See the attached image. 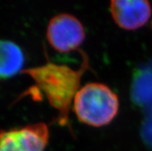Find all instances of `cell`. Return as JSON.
<instances>
[{"label": "cell", "mask_w": 152, "mask_h": 151, "mask_svg": "<svg viewBox=\"0 0 152 151\" xmlns=\"http://www.w3.org/2000/svg\"><path fill=\"white\" fill-rule=\"evenodd\" d=\"M79 51L83 60L77 70L48 61L44 65L23 69L21 72L33 79L35 86L46 95L50 105L59 112L56 120L60 126H69L71 103L80 90L81 77L89 69L88 56L83 50Z\"/></svg>", "instance_id": "cell-1"}, {"label": "cell", "mask_w": 152, "mask_h": 151, "mask_svg": "<svg viewBox=\"0 0 152 151\" xmlns=\"http://www.w3.org/2000/svg\"><path fill=\"white\" fill-rule=\"evenodd\" d=\"M73 109L81 123L100 127L110 123L119 109L118 95L107 85L91 82L78 90Z\"/></svg>", "instance_id": "cell-2"}, {"label": "cell", "mask_w": 152, "mask_h": 151, "mask_svg": "<svg viewBox=\"0 0 152 151\" xmlns=\"http://www.w3.org/2000/svg\"><path fill=\"white\" fill-rule=\"evenodd\" d=\"M83 24L74 15L60 13L51 19L46 29L50 46L60 53L77 50L85 39Z\"/></svg>", "instance_id": "cell-3"}, {"label": "cell", "mask_w": 152, "mask_h": 151, "mask_svg": "<svg viewBox=\"0 0 152 151\" xmlns=\"http://www.w3.org/2000/svg\"><path fill=\"white\" fill-rule=\"evenodd\" d=\"M49 140L44 123L0 130V151H43Z\"/></svg>", "instance_id": "cell-4"}, {"label": "cell", "mask_w": 152, "mask_h": 151, "mask_svg": "<svg viewBox=\"0 0 152 151\" xmlns=\"http://www.w3.org/2000/svg\"><path fill=\"white\" fill-rule=\"evenodd\" d=\"M110 10L116 24L126 30L141 28L151 15V6L146 0H113Z\"/></svg>", "instance_id": "cell-5"}, {"label": "cell", "mask_w": 152, "mask_h": 151, "mask_svg": "<svg viewBox=\"0 0 152 151\" xmlns=\"http://www.w3.org/2000/svg\"><path fill=\"white\" fill-rule=\"evenodd\" d=\"M131 100L137 107L152 112V66L134 71L131 88Z\"/></svg>", "instance_id": "cell-6"}, {"label": "cell", "mask_w": 152, "mask_h": 151, "mask_svg": "<svg viewBox=\"0 0 152 151\" xmlns=\"http://www.w3.org/2000/svg\"><path fill=\"white\" fill-rule=\"evenodd\" d=\"M25 57L14 42L0 39V80H6L23 71Z\"/></svg>", "instance_id": "cell-7"}, {"label": "cell", "mask_w": 152, "mask_h": 151, "mask_svg": "<svg viewBox=\"0 0 152 151\" xmlns=\"http://www.w3.org/2000/svg\"><path fill=\"white\" fill-rule=\"evenodd\" d=\"M141 135L145 144L152 148V112L147 113V117L141 125Z\"/></svg>", "instance_id": "cell-8"}]
</instances>
